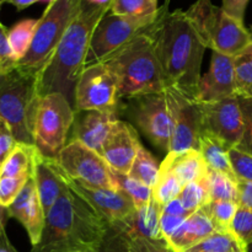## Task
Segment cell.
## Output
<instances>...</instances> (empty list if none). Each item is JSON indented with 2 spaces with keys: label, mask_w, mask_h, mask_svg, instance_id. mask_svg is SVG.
Returning a JSON list of instances; mask_svg holds the SVG:
<instances>
[{
  "label": "cell",
  "mask_w": 252,
  "mask_h": 252,
  "mask_svg": "<svg viewBox=\"0 0 252 252\" xmlns=\"http://www.w3.org/2000/svg\"><path fill=\"white\" fill-rule=\"evenodd\" d=\"M153 36L165 90L171 89L197 101L202 59L207 47L186 12H170L166 0L159 19L153 25Z\"/></svg>",
  "instance_id": "obj_1"
},
{
  "label": "cell",
  "mask_w": 252,
  "mask_h": 252,
  "mask_svg": "<svg viewBox=\"0 0 252 252\" xmlns=\"http://www.w3.org/2000/svg\"><path fill=\"white\" fill-rule=\"evenodd\" d=\"M107 231V221L65 182L46 216L41 241L31 252H100Z\"/></svg>",
  "instance_id": "obj_2"
},
{
  "label": "cell",
  "mask_w": 252,
  "mask_h": 252,
  "mask_svg": "<svg viewBox=\"0 0 252 252\" xmlns=\"http://www.w3.org/2000/svg\"><path fill=\"white\" fill-rule=\"evenodd\" d=\"M110 5H95L84 0L81 9L57 46L53 56L37 75L39 98L59 93L74 101L75 86L85 68L91 37Z\"/></svg>",
  "instance_id": "obj_3"
},
{
  "label": "cell",
  "mask_w": 252,
  "mask_h": 252,
  "mask_svg": "<svg viewBox=\"0 0 252 252\" xmlns=\"http://www.w3.org/2000/svg\"><path fill=\"white\" fill-rule=\"evenodd\" d=\"M153 25L105 61L120 79V100L144 94L165 93L161 68L155 52Z\"/></svg>",
  "instance_id": "obj_4"
},
{
  "label": "cell",
  "mask_w": 252,
  "mask_h": 252,
  "mask_svg": "<svg viewBox=\"0 0 252 252\" xmlns=\"http://www.w3.org/2000/svg\"><path fill=\"white\" fill-rule=\"evenodd\" d=\"M38 101L36 74L16 65L0 71V116L10 125L17 143L34 145L33 125Z\"/></svg>",
  "instance_id": "obj_5"
},
{
  "label": "cell",
  "mask_w": 252,
  "mask_h": 252,
  "mask_svg": "<svg viewBox=\"0 0 252 252\" xmlns=\"http://www.w3.org/2000/svg\"><path fill=\"white\" fill-rule=\"evenodd\" d=\"M185 12L207 48L212 51L233 57L252 42V33L244 22L211 0H197Z\"/></svg>",
  "instance_id": "obj_6"
},
{
  "label": "cell",
  "mask_w": 252,
  "mask_h": 252,
  "mask_svg": "<svg viewBox=\"0 0 252 252\" xmlns=\"http://www.w3.org/2000/svg\"><path fill=\"white\" fill-rule=\"evenodd\" d=\"M84 0H54L48 4L41 19L37 22L36 31L29 52L16 63V66L27 73L38 75L73 20L79 14Z\"/></svg>",
  "instance_id": "obj_7"
},
{
  "label": "cell",
  "mask_w": 252,
  "mask_h": 252,
  "mask_svg": "<svg viewBox=\"0 0 252 252\" xmlns=\"http://www.w3.org/2000/svg\"><path fill=\"white\" fill-rule=\"evenodd\" d=\"M74 121L75 111L63 94L53 93L41 97L33 125L34 147L44 157L57 159L66 145Z\"/></svg>",
  "instance_id": "obj_8"
},
{
  "label": "cell",
  "mask_w": 252,
  "mask_h": 252,
  "mask_svg": "<svg viewBox=\"0 0 252 252\" xmlns=\"http://www.w3.org/2000/svg\"><path fill=\"white\" fill-rule=\"evenodd\" d=\"M161 11L162 6H160L157 14L147 17L122 16L108 11L94 30L85 59V68L105 62L138 34L147 31L159 19Z\"/></svg>",
  "instance_id": "obj_9"
},
{
  "label": "cell",
  "mask_w": 252,
  "mask_h": 252,
  "mask_svg": "<svg viewBox=\"0 0 252 252\" xmlns=\"http://www.w3.org/2000/svg\"><path fill=\"white\" fill-rule=\"evenodd\" d=\"M56 160L70 179L83 186L120 189L113 170L106 160L79 140H70Z\"/></svg>",
  "instance_id": "obj_10"
},
{
  "label": "cell",
  "mask_w": 252,
  "mask_h": 252,
  "mask_svg": "<svg viewBox=\"0 0 252 252\" xmlns=\"http://www.w3.org/2000/svg\"><path fill=\"white\" fill-rule=\"evenodd\" d=\"M120 79L106 62L86 66L74 93L76 111H115L117 112Z\"/></svg>",
  "instance_id": "obj_11"
},
{
  "label": "cell",
  "mask_w": 252,
  "mask_h": 252,
  "mask_svg": "<svg viewBox=\"0 0 252 252\" xmlns=\"http://www.w3.org/2000/svg\"><path fill=\"white\" fill-rule=\"evenodd\" d=\"M130 117L150 142L169 153L171 143V117L165 93L144 94L126 98Z\"/></svg>",
  "instance_id": "obj_12"
},
{
  "label": "cell",
  "mask_w": 252,
  "mask_h": 252,
  "mask_svg": "<svg viewBox=\"0 0 252 252\" xmlns=\"http://www.w3.org/2000/svg\"><path fill=\"white\" fill-rule=\"evenodd\" d=\"M162 207V204L152 197L147 206L135 209L126 218L110 224L100 252H121L123 245L133 239H165L160 228Z\"/></svg>",
  "instance_id": "obj_13"
},
{
  "label": "cell",
  "mask_w": 252,
  "mask_h": 252,
  "mask_svg": "<svg viewBox=\"0 0 252 252\" xmlns=\"http://www.w3.org/2000/svg\"><path fill=\"white\" fill-rule=\"evenodd\" d=\"M170 117H171V152H184L187 149L199 150L203 126L199 102L186 97L177 91L165 90Z\"/></svg>",
  "instance_id": "obj_14"
},
{
  "label": "cell",
  "mask_w": 252,
  "mask_h": 252,
  "mask_svg": "<svg viewBox=\"0 0 252 252\" xmlns=\"http://www.w3.org/2000/svg\"><path fill=\"white\" fill-rule=\"evenodd\" d=\"M203 132H209L223 140L229 148H236L243 139V110L238 96L213 102H199Z\"/></svg>",
  "instance_id": "obj_15"
},
{
  "label": "cell",
  "mask_w": 252,
  "mask_h": 252,
  "mask_svg": "<svg viewBox=\"0 0 252 252\" xmlns=\"http://www.w3.org/2000/svg\"><path fill=\"white\" fill-rule=\"evenodd\" d=\"M63 170V169H62ZM63 176L66 185L75 193L83 197L86 202L96 209L98 214L107 221V224L115 223L126 218L135 211L134 202L122 189H90L83 186L79 182L74 181L63 170Z\"/></svg>",
  "instance_id": "obj_16"
},
{
  "label": "cell",
  "mask_w": 252,
  "mask_h": 252,
  "mask_svg": "<svg viewBox=\"0 0 252 252\" xmlns=\"http://www.w3.org/2000/svg\"><path fill=\"white\" fill-rule=\"evenodd\" d=\"M140 145L134 127L125 121L117 120L103 142L100 155L111 169L128 175Z\"/></svg>",
  "instance_id": "obj_17"
},
{
  "label": "cell",
  "mask_w": 252,
  "mask_h": 252,
  "mask_svg": "<svg viewBox=\"0 0 252 252\" xmlns=\"http://www.w3.org/2000/svg\"><path fill=\"white\" fill-rule=\"evenodd\" d=\"M234 96H236V93L233 57L212 51L211 66L199 81L197 101L213 102Z\"/></svg>",
  "instance_id": "obj_18"
},
{
  "label": "cell",
  "mask_w": 252,
  "mask_h": 252,
  "mask_svg": "<svg viewBox=\"0 0 252 252\" xmlns=\"http://www.w3.org/2000/svg\"><path fill=\"white\" fill-rule=\"evenodd\" d=\"M7 211L10 218L16 219L26 229L32 248L38 245L44 230L46 214L42 208L33 177H30L19 196L7 207Z\"/></svg>",
  "instance_id": "obj_19"
},
{
  "label": "cell",
  "mask_w": 252,
  "mask_h": 252,
  "mask_svg": "<svg viewBox=\"0 0 252 252\" xmlns=\"http://www.w3.org/2000/svg\"><path fill=\"white\" fill-rule=\"evenodd\" d=\"M73 139L101 154L102 144L117 121L115 111H75Z\"/></svg>",
  "instance_id": "obj_20"
},
{
  "label": "cell",
  "mask_w": 252,
  "mask_h": 252,
  "mask_svg": "<svg viewBox=\"0 0 252 252\" xmlns=\"http://www.w3.org/2000/svg\"><path fill=\"white\" fill-rule=\"evenodd\" d=\"M32 177H33L34 185H36L42 208L47 216L65 186L63 170L56 159L44 157L37 149L36 155H34Z\"/></svg>",
  "instance_id": "obj_21"
},
{
  "label": "cell",
  "mask_w": 252,
  "mask_h": 252,
  "mask_svg": "<svg viewBox=\"0 0 252 252\" xmlns=\"http://www.w3.org/2000/svg\"><path fill=\"white\" fill-rule=\"evenodd\" d=\"M218 230L220 229L211 218L207 204L192 213L167 241L176 252H186Z\"/></svg>",
  "instance_id": "obj_22"
},
{
  "label": "cell",
  "mask_w": 252,
  "mask_h": 252,
  "mask_svg": "<svg viewBox=\"0 0 252 252\" xmlns=\"http://www.w3.org/2000/svg\"><path fill=\"white\" fill-rule=\"evenodd\" d=\"M162 162L176 174L184 186L189 182L204 180L208 175V165L201 152L196 149L167 153Z\"/></svg>",
  "instance_id": "obj_23"
},
{
  "label": "cell",
  "mask_w": 252,
  "mask_h": 252,
  "mask_svg": "<svg viewBox=\"0 0 252 252\" xmlns=\"http://www.w3.org/2000/svg\"><path fill=\"white\" fill-rule=\"evenodd\" d=\"M229 150L230 148L218 137L209 132H202L199 139V152L203 155L209 169L220 172L235 182H239L229 158Z\"/></svg>",
  "instance_id": "obj_24"
},
{
  "label": "cell",
  "mask_w": 252,
  "mask_h": 252,
  "mask_svg": "<svg viewBox=\"0 0 252 252\" xmlns=\"http://www.w3.org/2000/svg\"><path fill=\"white\" fill-rule=\"evenodd\" d=\"M36 152L37 148L34 145L17 143L14 152L0 169V177L32 176Z\"/></svg>",
  "instance_id": "obj_25"
},
{
  "label": "cell",
  "mask_w": 252,
  "mask_h": 252,
  "mask_svg": "<svg viewBox=\"0 0 252 252\" xmlns=\"http://www.w3.org/2000/svg\"><path fill=\"white\" fill-rule=\"evenodd\" d=\"M186 252H248V245L230 229H225L216 231Z\"/></svg>",
  "instance_id": "obj_26"
},
{
  "label": "cell",
  "mask_w": 252,
  "mask_h": 252,
  "mask_svg": "<svg viewBox=\"0 0 252 252\" xmlns=\"http://www.w3.org/2000/svg\"><path fill=\"white\" fill-rule=\"evenodd\" d=\"M233 65L236 96L252 98V42L233 56Z\"/></svg>",
  "instance_id": "obj_27"
},
{
  "label": "cell",
  "mask_w": 252,
  "mask_h": 252,
  "mask_svg": "<svg viewBox=\"0 0 252 252\" xmlns=\"http://www.w3.org/2000/svg\"><path fill=\"white\" fill-rule=\"evenodd\" d=\"M38 20L25 19L17 22L16 25L9 30V43L11 47L12 54H14L16 63L20 59L24 58L31 47L32 39H33L34 31Z\"/></svg>",
  "instance_id": "obj_28"
},
{
  "label": "cell",
  "mask_w": 252,
  "mask_h": 252,
  "mask_svg": "<svg viewBox=\"0 0 252 252\" xmlns=\"http://www.w3.org/2000/svg\"><path fill=\"white\" fill-rule=\"evenodd\" d=\"M182 189H184V185L176 176V174L166 164L161 162L157 184L153 187V197L160 204L165 206L170 201L177 198Z\"/></svg>",
  "instance_id": "obj_29"
},
{
  "label": "cell",
  "mask_w": 252,
  "mask_h": 252,
  "mask_svg": "<svg viewBox=\"0 0 252 252\" xmlns=\"http://www.w3.org/2000/svg\"><path fill=\"white\" fill-rule=\"evenodd\" d=\"M159 171V162L155 160L152 153H149L143 145H140L137 157H135L134 161H133L132 169H130L128 175L153 189L155 184H157Z\"/></svg>",
  "instance_id": "obj_30"
},
{
  "label": "cell",
  "mask_w": 252,
  "mask_h": 252,
  "mask_svg": "<svg viewBox=\"0 0 252 252\" xmlns=\"http://www.w3.org/2000/svg\"><path fill=\"white\" fill-rule=\"evenodd\" d=\"M207 181L209 187L211 202L213 201H231L239 203L238 182L218 171L208 170Z\"/></svg>",
  "instance_id": "obj_31"
},
{
  "label": "cell",
  "mask_w": 252,
  "mask_h": 252,
  "mask_svg": "<svg viewBox=\"0 0 252 252\" xmlns=\"http://www.w3.org/2000/svg\"><path fill=\"white\" fill-rule=\"evenodd\" d=\"M191 212L187 211L181 203L180 198L172 199L162 207L161 218H160V228L166 240L179 229V226L191 216Z\"/></svg>",
  "instance_id": "obj_32"
},
{
  "label": "cell",
  "mask_w": 252,
  "mask_h": 252,
  "mask_svg": "<svg viewBox=\"0 0 252 252\" xmlns=\"http://www.w3.org/2000/svg\"><path fill=\"white\" fill-rule=\"evenodd\" d=\"M180 201L184 204L185 208L191 213L201 209L202 207L211 203V196H209V187L207 177L204 180L196 182H189L185 185L181 193L179 196Z\"/></svg>",
  "instance_id": "obj_33"
},
{
  "label": "cell",
  "mask_w": 252,
  "mask_h": 252,
  "mask_svg": "<svg viewBox=\"0 0 252 252\" xmlns=\"http://www.w3.org/2000/svg\"><path fill=\"white\" fill-rule=\"evenodd\" d=\"M158 0H112L110 12L122 16L147 17L159 11Z\"/></svg>",
  "instance_id": "obj_34"
},
{
  "label": "cell",
  "mask_w": 252,
  "mask_h": 252,
  "mask_svg": "<svg viewBox=\"0 0 252 252\" xmlns=\"http://www.w3.org/2000/svg\"><path fill=\"white\" fill-rule=\"evenodd\" d=\"M113 174H115L120 189L125 191L132 198V201L134 202L135 208L139 209L149 203L153 197L152 187L147 186L143 182L133 179L129 175L121 174V172L115 171V170H113Z\"/></svg>",
  "instance_id": "obj_35"
},
{
  "label": "cell",
  "mask_w": 252,
  "mask_h": 252,
  "mask_svg": "<svg viewBox=\"0 0 252 252\" xmlns=\"http://www.w3.org/2000/svg\"><path fill=\"white\" fill-rule=\"evenodd\" d=\"M239 203L231 201H213L208 204L211 218L220 230L230 229L239 209Z\"/></svg>",
  "instance_id": "obj_36"
},
{
  "label": "cell",
  "mask_w": 252,
  "mask_h": 252,
  "mask_svg": "<svg viewBox=\"0 0 252 252\" xmlns=\"http://www.w3.org/2000/svg\"><path fill=\"white\" fill-rule=\"evenodd\" d=\"M121 252H176L171 248L166 239L154 240V239L138 238L127 241Z\"/></svg>",
  "instance_id": "obj_37"
},
{
  "label": "cell",
  "mask_w": 252,
  "mask_h": 252,
  "mask_svg": "<svg viewBox=\"0 0 252 252\" xmlns=\"http://www.w3.org/2000/svg\"><path fill=\"white\" fill-rule=\"evenodd\" d=\"M230 230L243 241L245 245L252 244V211L239 207L238 213L231 223Z\"/></svg>",
  "instance_id": "obj_38"
},
{
  "label": "cell",
  "mask_w": 252,
  "mask_h": 252,
  "mask_svg": "<svg viewBox=\"0 0 252 252\" xmlns=\"http://www.w3.org/2000/svg\"><path fill=\"white\" fill-rule=\"evenodd\" d=\"M30 177L32 176L0 177V204L7 208L19 196Z\"/></svg>",
  "instance_id": "obj_39"
},
{
  "label": "cell",
  "mask_w": 252,
  "mask_h": 252,
  "mask_svg": "<svg viewBox=\"0 0 252 252\" xmlns=\"http://www.w3.org/2000/svg\"><path fill=\"white\" fill-rule=\"evenodd\" d=\"M229 158H230L231 165L235 171L239 180L252 182V157L236 149L231 148L229 150Z\"/></svg>",
  "instance_id": "obj_40"
},
{
  "label": "cell",
  "mask_w": 252,
  "mask_h": 252,
  "mask_svg": "<svg viewBox=\"0 0 252 252\" xmlns=\"http://www.w3.org/2000/svg\"><path fill=\"white\" fill-rule=\"evenodd\" d=\"M239 101L243 110L245 128H244L243 139L239 143L236 149L252 157V98L239 97Z\"/></svg>",
  "instance_id": "obj_41"
},
{
  "label": "cell",
  "mask_w": 252,
  "mask_h": 252,
  "mask_svg": "<svg viewBox=\"0 0 252 252\" xmlns=\"http://www.w3.org/2000/svg\"><path fill=\"white\" fill-rule=\"evenodd\" d=\"M17 145L14 132L6 120L0 116V169Z\"/></svg>",
  "instance_id": "obj_42"
},
{
  "label": "cell",
  "mask_w": 252,
  "mask_h": 252,
  "mask_svg": "<svg viewBox=\"0 0 252 252\" xmlns=\"http://www.w3.org/2000/svg\"><path fill=\"white\" fill-rule=\"evenodd\" d=\"M7 33V29L0 22V71L7 70L16 65V59L12 54Z\"/></svg>",
  "instance_id": "obj_43"
},
{
  "label": "cell",
  "mask_w": 252,
  "mask_h": 252,
  "mask_svg": "<svg viewBox=\"0 0 252 252\" xmlns=\"http://www.w3.org/2000/svg\"><path fill=\"white\" fill-rule=\"evenodd\" d=\"M223 1V10L228 12L230 16L235 17L239 21L244 22V16H245L246 6H248L250 0H221Z\"/></svg>",
  "instance_id": "obj_44"
},
{
  "label": "cell",
  "mask_w": 252,
  "mask_h": 252,
  "mask_svg": "<svg viewBox=\"0 0 252 252\" xmlns=\"http://www.w3.org/2000/svg\"><path fill=\"white\" fill-rule=\"evenodd\" d=\"M239 206L252 211V182L239 180Z\"/></svg>",
  "instance_id": "obj_45"
},
{
  "label": "cell",
  "mask_w": 252,
  "mask_h": 252,
  "mask_svg": "<svg viewBox=\"0 0 252 252\" xmlns=\"http://www.w3.org/2000/svg\"><path fill=\"white\" fill-rule=\"evenodd\" d=\"M0 252H19L14 248V245L10 243L5 229L0 230Z\"/></svg>",
  "instance_id": "obj_46"
},
{
  "label": "cell",
  "mask_w": 252,
  "mask_h": 252,
  "mask_svg": "<svg viewBox=\"0 0 252 252\" xmlns=\"http://www.w3.org/2000/svg\"><path fill=\"white\" fill-rule=\"evenodd\" d=\"M37 1H39V0H2V2H9V4L14 5L17 10L26 9Z\"/></svg>",
  "instance_id": "obj_47"
},
{
  "label": "cell",
  "mask_w": 252,
  "mask_h": 252,
  "mask_svg": "<svg viewBox=\"0 0 252 252\" xmlns=\"http://www.w3.org/2000/svg\"><path fill=\"white\" fill-rule=\"evenodd\" d=\"M9 218L10 216H9V211H7V208L0 204V230L5 229V225H6V221Z\"/></svg>",
  "instance_id": "obj_48"
},
{
  "label": "cell",
  "mask_w": 252,
  "mask_h": 252,
  "mask_svg": "<svg viewBox=\"0 0 252 252\" xmlns=\"http://www.w3.org/2000/svg\"><path fill=\"white\" fill-rule=\"evenodd\" d=\"M88 2H91V4H95V5H110L111 6V2L112 0H86Z\"/></svg>",
  "instance_id": "obj_49"
},
{
  "label": "cell",
  "mask_w": 252,
  "mask_h": 252,
  "mask_svg": "<svg viewBox=\"0 0 252 252\" xmlns=\"http://www.w3.org/2000/svg\"><path fill=\"white\" fill-rule=\"evenodd\" d=\"M39 1H46V2H48V4H51V2H53L54 0H39Z\"/></svg>",
  "instance_id": "obj_50"
},
{
  "label": "cell",
  "mask_w": 252,
  "mask_h": 252,
  "mask_svg": "<svg viewBox=\"0 0 252 252\" xmlns=\"http://www.w3.org/2000/svg\"><path fill=\"white\" fill-rule=\"evenodd\" d=\"M4 4V2H2V0H0V9H1V5Z\"/></svg>",
  "instance_id": "obj_51"
},
{
  "label": "cell",
  "mask_w": 252,
  "mask_h": 252,
  "mask_svg": "<svg viewBox=\"0 0 252 252\" xmlns=\"http://www.w3.org/2000/svg\"><path fill=\"white\" fill-rule=\"evenodd\" d=\"M74 252H84V251H74Z\"/></svg>",
  "instance_id": "obj_52"
},
{
  "label": "cell",
  "mask_w": 252,
  "mask_h": 252,
  "mask_svg": "<svg viewBox=\"0 0 252 252\" xmlns=\"http://www.w3.org/2000/svg\"><path fill=\"white\" fill-rule=\"evenodd\" d=\"M251 33H252V26H251Z\"/></svg>",
  "instance_id": "obj_53"
}]
</instances>
